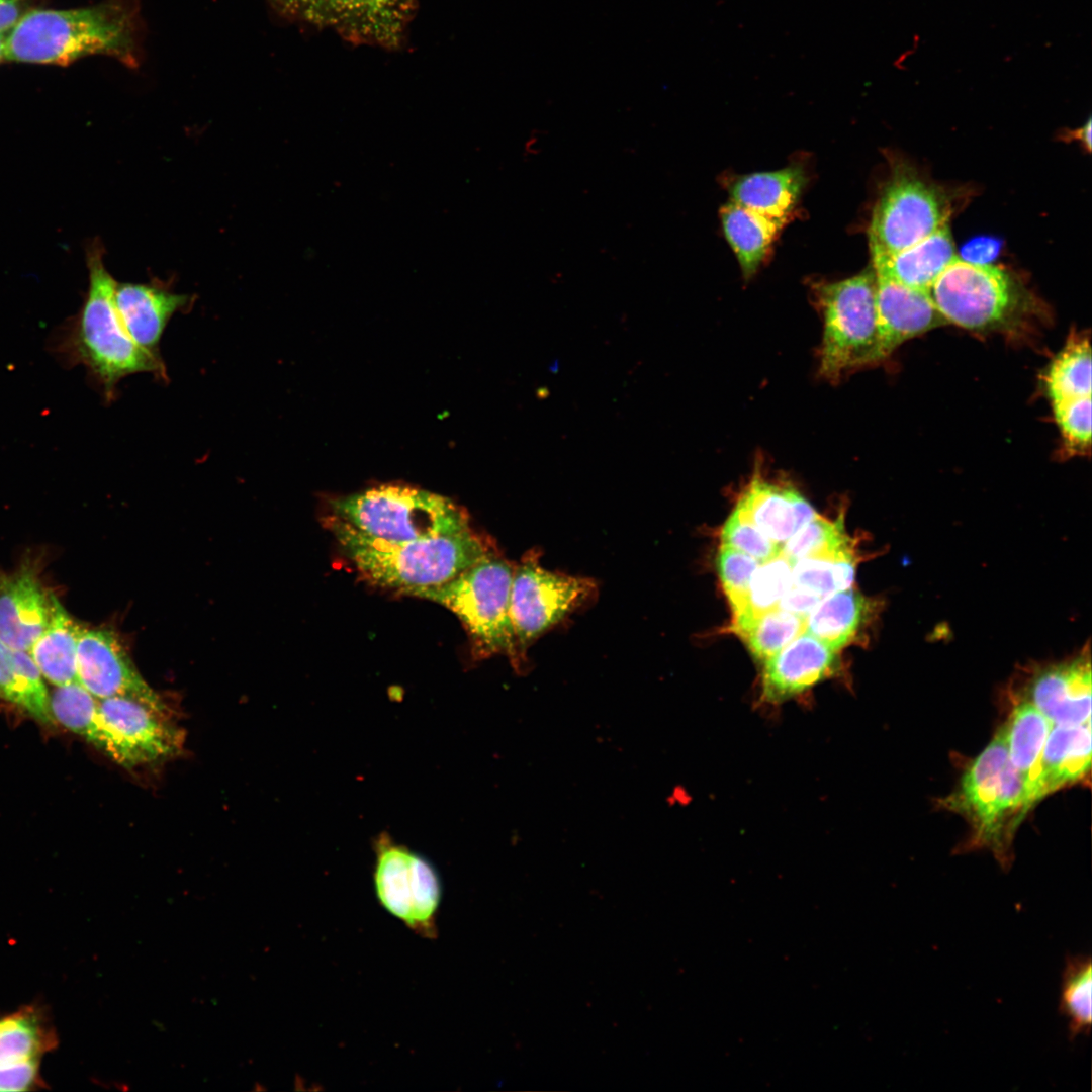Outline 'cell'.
<instances>
[{
	"label": "cell",
	"instance_id": "f1b7e54d",
	"mask_svg": "<svg viewBox=\"0 0 1092 1092\" xmlns=\"http://www.w3.org/2000/svg\"><path fill=\"white\" fill-rule=\"evenodd\" d=\"M0 697L17 705L38 722L55 723L43 676L26 650L0 641Z\"/></svg>",
	"mask_w": 1092,
	"mask_h": 1092
},
{
	"label": "cell",
	"instance_id": "5b68a950",
	"mask_svg": "<svg viewBox=\"0 0 1092 1092\" xmlns=\"http://www.w3.org/2000/svg\"><path fill=\"white\" fill-rule=\"evenodd\" d=\"M514 564L495 551L444 583L399 593L446 607L467 629L477 657L506 655L524 674L529 662L520 654L510 615Z\"/></svg>",
	"mask_w": 1092,
	"mask_h": 1092
},
{
	"label": "cell",
	"instance_id": "ee69618b",
	"mask_svg": "<svg viewBox=\"0 0 1092 1092\" xmlns=\"http://www.w3.org/2000/svg\"><path fill=\"white\" fill-rule=\"evenodd\" d=\"M6 33H0V62L5 60V39Z\"/></svg>",
	"mask_w": 1092,
	"mask_h": 1092
},
{
	"label": "cell",
	"instance_id": "52a82bcc",
	"mask_svg": "<svg viewBox=\"0 0 1092 1092\" xmlns=\"http://www.w3.org/2000/svg\"><path fill=\"white\" fill-rule=\"evenodd\" d=\"M928 293L947 324L975 332L1017 333L1035 314L1033 299L1007 272L960 258Z\"/></svg>",
	"mask_w": 1092,
	"mask_h": 1092
},
{
	"label": "cell",
	"instance_id": "836d02e7",
	"mask_svg": "<svg viewBox=\"0 0 1092 1092\" xmlns=\"http://www.w3.org/2000/svg\"><path fill=\"white\" fill-rule=\"evenodd\" d=\"M856 563L854 549L831 556L802 558L793 564V585L823 599L851 587Z\"/></svg>",
	"mask_w": 1092,
	"mask_h": 1092
},
{
	"label": "cell",
	"instance_id": "3957f363",
	"mask_svg": "<svg viewBox=\"0 0 1092 1092\" xmlns=\"http://www.w3.org/2000/svg\"><path fill=\"white\" fill-rule=\"evenodd\" d=\"M89 287L82 308L66 338V352L84 365L106 399L115 397L124 377L151 373L168 381L163 358L143 350L129 336L115 303L117 281L103 263V248L94 243L88 251Z\"/></svg>",
	"mask_w": 1092,
	"mask_h": 1092
},
{
	"label": "cell",
	"instance_id": "4316f807",
	"mask_svg": "<svg viewBox=\"0 0 1092 1092\" xmlns=\"http://www.w3.org/2000/svg\"><path fill=\"white\" fill-rule=\"evenodd\" d=\"M54 719L80 735L120 764L121 752L115 733L103 718L96 699L79 682L57 687L50 696Z\"/></svg>",
	"mask_w": 1092,
	"mask_h": 1092
},
{
	"label": "cell",
	"instance_id": "7c38bea8",
	"mask_svg": "<svg viewBox=\"0 0 1092 1092\" xmlns=\"http://www.w3.org/2000/svg\"><path fill=\"white\" fill-rule=\"evenodd\" d=\"M284 12L364 43L394 47L417 0H269Z\"/></svg>",
	"mask_w": 1092,
	"mask_h": 1092
},
{
	"label": "cell",
	"instance_id": "603a6c76",
	"mask_svg": "<svg viewBox=\"0 0 1092 1092\" xmlns=\"http://www.w3.org/2000/svg\"><path fill=\"white\" fill-rule=\"evenodd\" d=\"M1052 723L1028 701L1020 699L1003 724L1010 761L1022 779L1031 803L1042 799L1040 759Z\"/></svg>",
	"mask_w": 1092,
	"mask_h": 1092
},
{
	"label": "cell",
	"instance_id": "277c9868",
	"mask_svg": "<svg viewBox=\"0 0 1092 1092\" xmlns=\"http://www.w3.org/2000/svg\"><path fill=\"white\" fill-rule=\"evenodd\" d=\"M942 804L968 820L970 847L990 849L1003 869L1011 864L1012 837L1033 804L1010 761L1002 727Z\"/></svg>",
	"mask_w": 1092,
	"mask_h": 1092
},
{
	"label": "cell",
	"instance_id": "ab89813d",
	"mask_svg": "<svg viewBox=\"0 0 1092 1092\" xmlns=\"http://www.w3.org/2000/svg\"><path fill=\"white\" fill-rule=\"evenodd\" d=\"M821 600L818 595L793 585L781 599L778 608L807 617Z\"/></svg>",
	"mask_w": 1092,
	"mask_h": 1092
},
{
	"label": "cell",
	"instance_id": "e0dca14e",
	"mask_svg": "<svg viewBox=\"0 0 1092 1092\" xmlns=\"http://www.w3.org/2000/svg\"><path fill=\"white\" fill-rule=\"evenodd\" d=\"M838 651L803 632L763 662L760 701L779 705L832 676Z\"/></svg>",
	"mask_w": 1092,
	"mask_h": 1092
},
{
	"label": "cell",
	"instance_id": "f35d334b",
	"mask_svg": "<svg viewBox=\"0 0 1092 1092\" xmlns=\"http://www.w3.org/2000/svg\"><path fill=\"white\" fill-rule=\"evenodd\" d=\"M721 542L758 560L760 563L775 558L782 546L747 520L735 507L721 529Z\"/></svg>",
	"mask_w": 1092,
	"mask_h": 1092
},
{
	"label": "cell",
	"instance_id": "f546056e",
	"mask_svg": "<svg viewBox=\"0 0 1092 1092\" xmlns=\"http://www.w3.org/2000/svg\"><path fill=\"white\" fill-rule=\"evenodd\" d=\"M725 237L737 256L745 277L751 276L766 257L785 222L730 201L721 210Z\"/></svg>",
	"mask_w": 1092,
	"mask_h": 1092
},
{
	"label": "cell",
	"instance_id": "1f68e13d",
	"mask_svg": "<svg viewBox=\"0 0 1092 1092\" xmlns=\"http://www.w3.org/2000/svg\"><path fill=\"white\" fill-rule=\"evenodd\" d=\"M806 628V617L775 608L743 621L732 622L730 630L739 636L753 657L766 661Z\"/></svg>",
	"mask_w": 1092,
	"mask_h": 1092
},
{
	"label": "cell",
	"instance_id": "b9f144b4",
	"mask_svg": "<svg viewBox=\"0 0 1092 1092\" xmlns=\"http://www.w3.org/2000/svg\"><path fill=\"white\" fill-rule=\"evenodd\" d=\"M32 0H0V33L8 32L30 9Z\"/></svg>",
	"mask_w": 1092,
	"mask_h": 1092
},
{
	"label": "cell",
	"instance_id": "e575fe53",
	"mask_svg": "<svg viewBox=\"0 0 1092 1092\" xmlns=\"http://www.w3.org/2000/svg\"><path fill=\"white\" fill-rule=\"evenodd\" d=\"M852 549L842 518L831 522L818 516L797 530L785 542L781 553L794 564L802 558L831 556Z\"/></svg>",
	"mask_w": 1092,
	"mask_h": 1092
},
{
	"label": "cell",
	"instance_id": "cb8c5ba5",
	"mask_svg": "<svg viewBox=\"0 0 1092 1092\" xmlns=\"http://www.w3.org/2000/svg\"><path fill=\"white\" fill-rule=\"evenodd\" d=\"M957 258L953 241L945 224L894 255L873 258V269L905 286L928 291Z\"/></svg>",
	"mask_w": 1092,
	"mask_h": 1092
},
{
	"label": "cell",
	"instance_id": "83f0119b",
	"mask_svg": "<svg viewBox=\"0 0 1092 1092\" xmlns=\"http://www.w3.org/2000/svg\"><path fill=\"white\" fill-rule=\"evenodd\" d=\"M79 630L80 626L53 595L50 621L28 652L43 678L56 687L78 682Z\"/></svg>",
	"mask_w": 1092,
	"mask_h": 1092
},
{
	"label": "cell",
	"instance_id": "d6986e66",
	"mask_svg": "<svg viewBox=\"0 0 1092 1092\" xmlns=\"http://www.w3.org/2000/svg\"><path fill=\"white\" fill-rule=\"evenodd\" d=\"M194 296L176 293L170 281L152 278L147 283H119L115 303L121 321L132 340L146 352L162 358L160 342L164 331L177 312H186Z\"/></svg>",
	"mask_w": 1092,
	"mask_h": 1092
},
{
	"label": "cell",
	"instance_id": "d4e9b609",
	"mask_svg": "<svg viewBox=\"0 0 1092 1092\" xmlns=\"http://www.w3.org/2000/svg\"><path fill=\"white\" fill-rule=\"evenodd\" d=\"M1091 745V722L1052 726L1040 759L1042 798L1088 776Z\"/></svg>",
	"mask_w": 1092,
	"mask_h": 1092
},
{
	"label": "cell",
	"instance_id": "60d3db41",
	"mask_svg": "<svg viewBox=\"0 0 1092 1092\" xmlns=\"http://www.w3.org/2000/svg\"><path fill=\"white\" fill-rule=\"evenodd\" d=\"M1000 244L989 238H978L968 243L963 251L965 261L976 264H989L999 251Z\"/></svg>",
	"mask_w": 1092,
	"mask_h": 1092
},
{
	"label": "cell",
	"instance_id": "2e32d148",
	"mask_svg": "<svg viewBox=\"0 0 1092 1092\" xmlns=\"http://www.w3.org/2000/svg\"><path fill=\"white\" fill-rule=\"evenodd\" d=\"M1091 661L1089 647L1066 661L1031 671L1021 698L1032 704L1052 725L1091 722Z\"/></svg>",
	"mask_w": 1092,
	"mask_h": 1092
},
{
	"label": "cell",
	"instance_id": "74e56055",
	"mask_svg": "<svg viewBox=\"0 0 1092 1092\" xmlns=\"http://www.w3.org/2000/svg\"><path fill=\"white\" fill-rule=\"evenodd\" d=\"M1067 457L1086 455L1091 448V396L1052 403Z\"/></svg>",
	"mask_w": 1092,
	"mask_h": 1092
},
{
	"label": "cell",
	"instance_id": "7bdbcfd3",
	"mask_svg": "<svg viewBox=\"0 0 1092 1092\" xmlns=\"http://www.w3.org/2000/svg\"><path fill=\"white\" fill-rule=\"evenodd\" d=\"M1075 136L1078 140L1081 141V143L1087 148L1088 151H1090L1091 150V121L1088 120V122L1084 126L1077 129L1075 131Z\"/></svg>",
	"mask_w": 1092,
	"mask_h": 1092
},
{
	"label": "cell",
	"instance_id": "4fadbf2b",
	"mask_svg": "<svg viewBox=\"0 0 1092 1092\" xmlns=\"http://www.w3.org/2000/svg\"><path fill=\"white\" fill-rule=\"evenodd\" d=\"M77 675L96 699L126 697L168 716V707L140 674L114 631L80 627Z\"/></svg>",
	"mask_w": 1092,
	"mask_h": 1092
},
{
	"label": "cell",
	"instance_id": "44dd1931",
	"mask_svg": "<svg viewBox=\"0 0 1092 1092\" xmlns=\"http://www.w3.org/2000/svg\"><path fill=\"white\" fill-rule=\"evenodd\" d=\"M735 507L778 544L785 543L803 525L818 517L798 491L768 482L760 475L753 476Z\"/></svg>",
	"mask_w": 1092,
	"mask_h": 1092
},
{
	"label": "cell",
	"instance_id": "6da1fadb",
	"mask_svg": "<svg viewBox=\"0 0 1092 1092\" xmlns=\"http://www.w3.org/2000/svg\"><path fill=\"white\" fill-rule=\"evenodd\" d=\"M326 525L357 571L369 582L398 592L444 583L497 551L471 528L403 542L367 536L331 516Z\"/></svg>",
	"mask_w": 1092,
	"mask_h": 1092
},
{
	"label": "cell",
	"instance_id": "8992f818",
	"mask_svg": "<svg viewBox=\"0 0 1092 1092\" xmlns=\"http://www.w3.org/2000/svg\"><path fill=\"white\" fill-rule=\"evenodd\" d=\"M332 515L361 533L389 542L455 534L470 527L466 510L418 487L382 484L330 500Z\"/></svg>",
	"mask_w": 1092,
	"mask_h": 1092
},
{
	"label": "cell",
	"instance_id": "7402d4cb",
	"mask_svg": "<svg viewBox=\"0 0 1092 1092\" xmlns=\"http://www.w3.org/2000/svg\"><path fill=\"white\" fill-rule=\"evenodd\" d=\"M880 605L848 587L823 598L807 615L805 632L835 651L867 640Z\"/></svg>",
	"mask_w": 1092,
	"mask_h": 1092
},
{
	"label": "cell",
	"instance_id": "8fae6325",
	"mask_svg": "<svg viewBox=\"0 0 1092 1092\" xmlns=\"http://www.w3.org/2000/svg\"><path fill=\"white\" fill-rule=\"evenodd\" d=\"M949 214L945 196L912 170L897 169L874 208L870 225L873 258L894 255L944 226Z\"/></svg>",
	"mask_w": 1092,
	"mask_h": 1092
},
{
	"label": "cell",
	"instance_id": "ba28073f",
	"mask_svg": "<svg viewBox=\"0 0 1092 1092\" xmlns=\"http://www.w3.org/2000/svg\"><path fill=\"white\" fill-rule=\"evenodd\" d=\"M814 296L823 318L820 375L837 381L851 370L879 362L874 269L817 283Z\"/></svg>",
	"mask_w": 1092,
	"mask_h": 1092
},
{
	"label": "cell",
	"instance_id": "484cf974",
	"mask_svg": "<svg viewBox=\"0 0 1092 1092\" xmlns=\"http://www.w3.org/2000/svg\"><path fill=\"white\" fill-rule=\"evenodd\" d=\"M805 184L803 170L788 167L736 179L730 186L731 201L786 223Z\"/></svg>",
	"mask_w": 1092,
	"mask_h": 1092
},
{
	"label": "cell",
	"instance_id": "9a60e30c",
	"mask_svg": "<svg viewBox=\"0 0 1092 1092\" xmlns=\"http://www.w3.org/2000/svg\"><path fill=\"white\" fill-rule=\"evenodd\" d=\"M100 712L116 735L120 765L132 768L176 756L184 735L167 716L136 700L110 697L98 700Z\"/></svg>",
	"mask_w": 1092,
	"mask_h": 1092
},
{
	"label": "cell",
	"instance_id": "d6a6232c",
	"mask_svg": "<svg viewBox=\"0 0 1092 1092\" xmlns=\"http://www.w3.org/2000/svg\"><path fill=\"white\" fill-rule=\"evenodd\" d=\"M1092 963L1089 956H1067L1062 974L1059 1011L1068 1019L1070 1040L1090 1033Z\"/></svg>",
	"mask_w": 1092,
	"mask_h": 1092
},
{
	"label": "cell",
	"instance_id": "4dcf8cb0",
	"mask_svg": "<svg viewBox=\"0 0 1092 1092\" xmlns=\"http://www.w3.org/2000/svg\"><path fill=\"white\" fill-rule=\"evenodd\" d=\"M1092 362L1089 338L1072 334L1052 361L1044 385L1052 403L1091 396Z\"/></svg>",
	"mask_w": 1092,
	"mask_h": 1092
},
{
	"label": "cell",
	"instance_id": "8d00e7d4",
	"mask_svg": "<svg viewBox=\"0 0 1092 1092\" xmlns=\"http://www.w3.org/2000/svg\"><path fill=\"white\" fill-rule=\"evenodd\" d=\"M759 565L760 562L752 556L721 544L717 556V568L733 617L744 610L751 578Z\"/></svg>",
	"mask_w": 1092,
	"mask_h": 1092
},
{
	"label": "cell",
	"instance_id": "7a4b0ae2",
	"mask_svg": "<svg viewBox=\"0 0 1092 1092\" xmlns=\"http://www.w3.org/2000/svg\"><path fill=\"white\" fill-rule=\"evenodd\" d=\"M134 16L120 2L93 7L30 9L7 32L5 60L68 65L94 54L134 65Z\"/></svg>",
	"mask_w": 1092,
	"mask_h": 1092
},
{
	"label": "cell",
	"instance_id": "d590c367",
	"mask_svg": "<svg viewBox=\"0 0 1092 1092\" xmlns=\"http://www.w3.org/2000/svg\"><path fill=\"white\" fill-rule=\"evenodd\" d=\"M793 563L782 553L760 563L755 570L744 610L733 617L743 621L778 607L784 595L793 586Z\"/></svg>",
	"mask_w": 1092,
	"mask_h": 1092
},
{
	"label": "cell",
	"instance_id": "ffe728a7",
	"mask_svg": "<svg viewBox=\"0 0 1092 1092\" xmlns=\"http://www.w3.org/2000/svg\"><path fill=\"white\" fill-rule=\"evenodd\" d=\"M52 597L31 567L0 576V641L28 651L50 621Z\"/></svg>",
	"mask_w": 1092,
	"mask_h": 1092
},
{
	"label": "cell",
	"instance_id": "5bb4252c",
	"mask_svg": "<svg viewBox=\"0 0 1092 1092\" xmlns=\"http://www.w3.org/2000/svg\"><path fill=\"white\" fill-rule=\"evenodd\" d=\"M58 1045L47 1012L37 1005L22 1006L0 1017V1092L38 1090L43 1056Z\"/></svg>",
	"mask_w": 1092,
	"mask_h": 1092
},
{
	"label": "cell",
	"instance_id": "9c48e42d",
	"mask_svg": "<svg viewBox=\"0 0 1092 1092\" xmlns=\"http://www.w3.org/2000/svg\"><path fill=\"white\" fill-rule=\"evenodd\" d=\"M597 583L585 577L553 572L540 563V552L529 550L514 564L510 615L521 656L529 647L597 595Z\"/></svg>",
	"mask_w": 1092,
	"mask_h": 1092
},
{
	"label": "cell",
	"instance_id": "30bf717a",
	"mask_svg": "<svg viewBox=\"0 0 1092 1092\" xmlns=\"http://www.w3.org/2000/svg\"><path fill=\"white\" fill-rule=\"evenodd\" d=\"M374 886L380 904L424 938L437 936L441 882L428 859L381 833L374 842Z\"/></svg>",
	"mask_w": 1092,
	"mask_h": 1092
},
{
	"label": "cell",
	"instance_id": "ac0fdd59",
	"mask_svg": "<svg viewBox=\"0 0 1092 1092\" xmlns=\"http://www.w3.org/2000/svg\"><path fill=\"white\" fill-rule=\"evenodd\" d=\"M875 275L879 361L905 341L947 324L928 291L905 286L876 271Z\"/></svg>",
	"mask_w": 1092,
	"mask_h": 1092
}]
</instances>
